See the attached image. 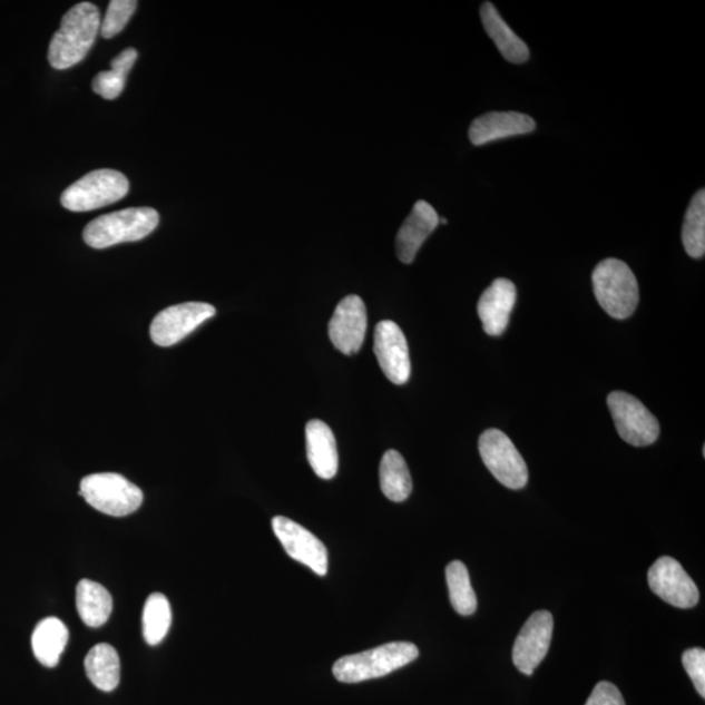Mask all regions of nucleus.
Returning a JSON list of instances; mask_svg holds the SVG:
<instances>
[{
	"label": "nucleus",
	"instance_id": "obj_8",
	"mask_svg": "<svg viewBox=\"0 0 705 705\" xmlns=\"http://www.w3.org/2000/svg\"><path fill=\"white\" fill-rule=\"evenodd\" d=\"M608 407L618 434L626 443L646 447L657 441L659 423L640 400L630 393L614 391L608 398Z\"/></svg>",
	"mask_w": 705,
	"mask_h": 705
},
{
	"label": "nucleus",
	"instance_id": "obj_4",
	"mask_svg": "<svg viewBox=\"0 0 705 705\" xmlns=\"http://www.w3.org/2000/svg\"><path fill=\"white\" fill-rule=\"evenodd\" d=\"M594 292L600 306L614 320L631 316L639 303V285L625 262L605 260L594 271Z\"/></svg>",
	"mask_w": 705,
	"mask_h": 705
},
{
	"label": "nucleus",
	"instance_id": "obj_9",
	"mask_svg": "<svg viewBox=\"0 0 705 705\" xmlns=\"http://www.w3.org/2000/svg\"><path fill=\"white\" fill-rule=\"evenodd\" d=\"M216 315V309L206 302H186L157 314L150 324V339L158 346L179 343Z\"/></svg>",
	"mask_w": 705,
	"mask_h": 705
},
{
	"label": "nucleus",
	"instance_id": "obj_26",
	"mask_svg": "<svg viewBox=\"0 0 705 705\" xmlns=\"http://www.w3.org/2000/svg\"><path fill=\"white\" fill-rule=\"evenodd\" d=\"M447 586L453 609L460 616H472L477 610V597L470 584L468 568L460 560H453L445 568Z\"/></svg>",
	"mask_w": 705,
	"mask_h": 705
},
{
	"label": "nucleus",
	"instance_id": "obj_30",
	"mask_svg": "<svg viewBox=\"0 0 705 705\" xmlns=\"http://www.w3.org/2000/svg\"><path fill=\"white\" fill-rule=\"evenodd\" d=\"M586 705H626V703L617 686L610 682H600L594 688Z\"/></svg>",
	"mask_w": 705,
	"mask_h": 705
},
{
	"label": "nucleus",
	"instance_id": "obj_15",
	"mask_svg": "<svg viewBox=\"0 0 705 705\" xmlns=\"http://www.w3.org/2000/svg\"><path fill=\"white\" fill-rule=\"evenodd\" d=\"M515 302H517V286L507 278H497L483 292L477 311L488 335H502L510 323Z\"/></svg>",
	"mask_w": 705,
	"mask_h": 705
},
{
	"label": "nucleus",
	"instance_id": "obj_21",
	"mask_svg": "<svg viewBox=\"0 0 705 705\" xmlns=\"http://www.w3.org/2000/svg\"><path fill=\"white\" fill-rule=\"evenodd\" d=\"M68 643V630L63 621L50 617L37 625L32 636L33 654L38 662L47 668L59 664Z\"/></svg>",
	"mask_w": 705,
	"mask_h": 705
},
{
	"label": "nucleus",
	"instance_id": "obj_24",
	"mask_svg": "<svg viewBox=\"0 0 705 705\" xmlns=\"http://www.w3.org/2000/svg\"><path fill=\"white\" fill-rule=\"evenodd\" d=\"M682 242L686 253L701 260L705 254V192H697L689 203L686 212L684 227H682Z\"/></svg>",
	"mask_w": 705,
	"mask_h": 705
},
{
	"label": "nucleus",
	"instance_id": "obj_3",
	"mask_svg": "<svg viewBox=\"0 0 705 705\" xmlns=\"http://www.w3.org/2000/svg\"><path fill=\"white\" fill-rule=\"evenodd\" d=\"M158 223L160 216L154 208H126L95 218L86 226L82 237L89 247L102 249L144 239Z\"/></svg>",
	"mask_w": 705,
	"mask_h": 705
},
{
	"label": "nucleus",
	"instance_id": "obj_6",
	"mask_svg": "<svg viewBox=\"0 0 705 705\" xmlns=\"http://www.w3.org/2000/svg\"><path fill=\"white\" fill-rule=\"evenodd\" d=\"M130 189L125 174L110 170H95L76 180L62 194V206L71 212H89L110 206L123 200Z\"/></svg>",
	"mask_w": 705,
	"mask_h": 705
},
{
	"label": "nucleus",
	"instance_id": "obj_27",
	"mask_svg": "<svg viewBox=\"0 0 705 705\" xmlns=\"http://www.w3.org/2000/svg\"><path fill=\"white\" fill-rule=\"evenodd\" d=\"M138 2L135 0H111L108 11L101 21V36L112 38L123 32L127 22L130 21L136 11Z\"/></svg>",
	"mask_w": 705,
	"mask_h": 705
},
{
	"label": "nucleus",
	"instance_id": "obj_14",
	"mask_svg": "<svg viewBox=\"0 0 705 705\" xmlns=\"http://www.w3.org/2000/svg\"><path fill=\"white\" fill-rule=\"evenodd\" d=\"M368 314L359 295H347L331 317L329 333L332 344L346 355L358 353L365 341Z\"/></svg>",
	"mask_w": 705,
	"mask_h": 705
},
{
	"label": "nucleus",
	"instance_id": "obj_16",
	"mask_svg": "<svg viewBox=\"0 0 705 705\" xmlns=\"http://www.w3.org/2000/svg\"><path fill=\"white\" fill-rule=\"evenodd\" d=\"M533 118L517 111H491L474 119L469 128V139L474 146H483L511 136L533 133Z\"/></svg>",
	"mask_w": 705,
	"mask_h": 705
},
{
	"label": "nucleus",
	"instance_id": "obj_29",
	"mask_svg": "<svg viewBox=\"0 0 705 705\" xmlns=\"http://www.w3.org/2000/svg\"><path fill=\"white\" fill-rule=\"evenodd\" d=\"M685 670L692 678L696 692L705 697V650L703 648L687 649L682 657Z\"/></svg>",
	"mask_w": 705,
	"mask_h": 705
},
{
	"label": "nucleus",
	"instance_id": "obj_10",
	"mask_svg": "<svg viewBox=\"0 0 705 705\" xmlns=\"http://www.w3.org/2000/svg\"><path fill=\"white\" fill-rule=\"evenodd\" d=\"M652 593L679 609H692L699 603V589L678 560L663 557L648 571Z\"/></svg>",
	"mask_w": 705,
	"mask_h": 705
},
{
	"label": "nucleus",
	"instance_id": "obj_19",
	"mask_svg": "<svg viewBox=\"0 0 705 705\" xmlns=\"http://www.w3.org/2000/svg\"><path fill=\"white\" fill-rule=\"evenodd\" d=\"M481 20L483 28L492 41L497 45L500 55L508 62L520 65L529 59V49L527 43L513 32L510 26L500 17L496 6L484 2L481 7Z\"/></svg>",
	"mask_w": 705,
	"mask_h": 705
},
{
	"label": "nucleus",
	"instance_id": "obj_25",
	"mask_svg": "<svg viewBox=\"0 0 705 705\" xmlns=\"http://www.w3.org/2000/svg\"><path fill=\"white\" fill-rule=\"evenodd\" d=\"M172 626V609L163 594L148 597L143 611V635L149 646H157L168 635Z\"/></svg>",
	"mask_w": 705,
	"mask_h": 705
},
{
	"label": "nucleus",
	"instance_id": "obj_7",
	"mask_svg": "<svg viewBox=\"0 0 705 705\" xmlns=\"http://www.w3.org/2000/svg\"><path fill=\"white\" fill-rule=\"evenodd\" d=\"M479 450L484 466L503 487L512 490L526 487L529 477L526 461L502 431H484L480 437Z\"/></svg>",
	"mask_w": 705,
	"mask_h": 705
},
{
	"label": "nucleus",
	"instance_id": "obj_5",
	"mask_svg": "<svg viewBox=\"0 0 705 705\" xmlns=\"http://www.w3.org/2000/svg\"><path fill=\"white\" fill-rule=\"evenodd\" d=\"M79 495L87 503L109 517L124 518L138 511L143 491L117 473H97L85 477Z\"/></svg>",
	"mask_w": 705,
	"mask_h": 705
},
{
	"label": "nucleus",
	"instance_id": "obj_12",
	"mask_svg": "<svg viewBox=\"0 0 705 705\" xmlns=\"http://www.w3.org/2000/svg\"><path fill=\"white\" fill-rule=\"evenodd\" d=\"M552 630L555 620L549 611H536L529 617L513 644L512 659L519 672L532 676L548 655Z\"/></svg>",
	"mask_w": 705,
	"mask_h": 705
},
{
	"label": "nucleus",
	"instance_id": "obj_20",
	"mask_svg": "<svg viewBox=\"0 0 705 705\" xmlns=\"http://www.w3.org/2000/svg\"><path fill=\"white\" fill-rule=\"evenodd\" d=\"M76 608L87 626L101 627L111 616L112 598L101 584L85 579L76 587Z\"/></svg>",
	"mask_w": 705,
	"mask_h": 705
},
{
	"label": "nucleus",
	"instance_id": "obj_2",
	"mask_svg": "<svg viewBox=\"0 0 705 705\" xmlns=\"http://www.w3.org/2000/svg\"><path fill=\"white\" fill-rule=\"evenodd\" d=\"M420 650L412 643L396 642L384 644L358 655L344 656L333 665V674L343 684L389 676L419 657Z\"/></svg>",
	"mask_w": 705,
	"mask_h": 705
},
{
	"label": "nucleus",
	"instance_id": "obj_11",
	"mask_svg": "<svg viewBox=\"0 0 705 705\" xmlns=\"http://www.w3.org/2000/svg\"><path fill=\"white\" fill-rule=\"evenodd\" d=\"M272 528L287 556L307 566L316 575H327L329 551L320 538L284 517L273 518Z\"/></svg>",
	"mask_w": 705,
	"mask_h": 705
},
{
	"label": "nucleus",
	"instance_id": "obj_17",
	"mask_svg": "<svg viewBox=\"0 0 705 705\" xmlns=\"http://www.w3.org/2000/svg\"><path fill=\"white\" fill-rule=\"evenodd\" d=\"M439 225L437 210L428 202H417L396 237V254L400 262L411 264L421 246Z\"/></svg>",
	"mask_w": 705,
	"mask_h": 705
},
{
	"label": "nucleus",
	"instance_id": "obj_18",
	"mask_svg": "<svg viewBox=\"0 0 705 705\" xmlns=\"http://www.w3.org/2000/svg\"><path fill=\"white\" fill-rule=\"evenodd\" d=\"M307 459L315 474L332 480L339 470L336 438L327 423L313 420L306 427Z\"/></svg>",
	"mask_w": 705,
	"mask_h": 705
},
{
	"label": "nucleus",
	"instance_id": "obj_28",
	"mask_svg": "<svg viewBox=\"0 0 705 705\" xmlns=\"http://www.w3.org/2000/svg\"><path fill=\"white\" fill-rule=\"evenodd\" d=\"M126 79L127 76L118 71H102L94 80L95 94L105 100H116L124 92Z\"/></svg>",
	"mask_w": 705,
	"mask_h": 705
},
{
	"label": "nucleus",
	"instance_id": "obj_23",
	"mask_svg": "<svg viewBox=\"0 0 705 705\" xmlns=\"http://www.w3.org/2000/svg\"><path fill=\"white\" fill-rule=\"evenodd\" d=\"M381 489L392 502H404L413 490L411 472L401 453L395 450L386 451L381 461Z\"/></svg>",
	"mask_w": 705,
	"mask_h": 705
},
{
	"label": "nucleus",
	"instance_id": "obj_22",
	"mask_svg": "<svg viewBox=\"0 0 705 705\" xmlns=\"http://www.w3.org/2000/svg\"><path fill=\"white\" fill-rule=\"evenodd\" d=\"M87 676L101 692L110 693L120 680V659L110 644H97L86 657Z\"/></svg>",
	"mask_w": 705,
	"mask_h": 705
},
{
	"label": "nucleus",
	"instance_id": "obj_13",
	"mask_svg": "<svg viewBox=\"0 0 705 705\" xmlns=\"http://www.w3.org/2000/svg\"><path fill=\"white\" fill-rule=\"evenodd\" d=\"M374 352L384 375L392 383L405 384L411 378V358L404 332L392 321L378 323Z\"/></svg>",
	"mask_w": 705,
	"mask_h": 705
},
{
	"label": "nucleus",
	"instance_id": "obj_1",
	"mask_svg": "<svg viewBox=\"0 0 705 705\" xmlns=\"http://www.w3.org/2000/svg\"><path fill=\"white\" fill-rule=\"evenodd\" d=\"M100 11L92 3L72 7L63 19L49 48V62L56 70H67L81 62L92 49L101 30Z\"/></svg>",
	"mask_w": 705,
	"mask_h": 705
},
{
	"label": "nucleus",
	"instance_id": "obj_31",
	"mask_svg": "<svg viewBox=\"0 0 705 705\" xmlns=\"http://www.w3.org/2000/svg\"><path fill=\"white\" fill-rule=\"evenodd\" d=\"M136 59H138V51L133 48H128L111 60V68L114 71H118L127 76L130 74Z\"/></svg>",
	"mask_w": 705,
	"mask_h": 705
}]
</instances>
